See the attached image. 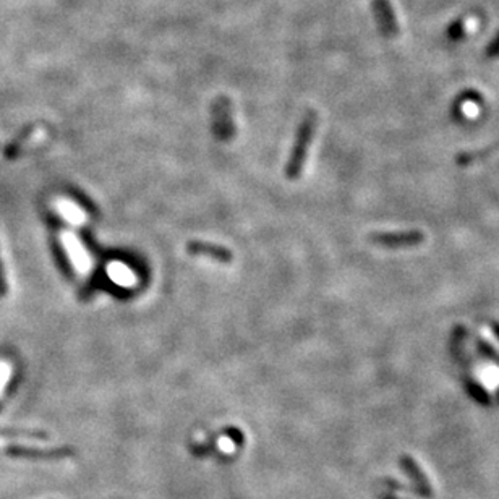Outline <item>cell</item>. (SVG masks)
<instances>
[{
	"label": "cell",
	"instance_id": "cell-5",
	"mask_svg": "<svg viewBox=\"0 0 499 499\" xmlns=\"http://www.w3.org/2000/svg\"><path fill=\"white\" fill-rule=\"evenodd\" d=\"M8 454L17 455V458H30V459H64L72 455L73 451L68 447H55V449H37V447H23L12 446L8 447Z\"/></svg>",
	"mask_w": 499,
	"mask_h": 499
},
{
	"label": "cell",
	"instance_id": "cell-9",
	"mask_svg": "<svg viewBox=\"0 0 499 499\" xmlns=\"http://www.w3.org/2000/svg\"><path fill=\"white\" fill-rule=\"evenodd\" d=\"M8 378H10V365L6 364V361H0V401L3 397V390H6Z\"/></svg>",
	"mask_w": 499,
	"mask_h": 499
},
{
	"label": "cell",
	"instance_id": "cell-13",
	"mask_svg": "<svg viewBox=\"0 0 499 499\" xmlns=\"http://www.w3.org/2000/svg\"><path fill=\"white\" fill-rule=\"evenodd\" d=\"M493 331L496 332V336L499 337V324H493Z\"/></svg>",
	"mask_w": 499,
	"mask_h": 499
},
{
	"label": "cell",
	"instance_id": "cell-12",
	"mask_svg": "<svg viewBox=\"0 0 499 499\" xmlns=\"http://www.w3.org/2000/svg\"><path fill=\"white\" fill-rule=\"evenodd\" d=\"M7 279H6V272H3V266H2V260H0V296H6L7 295Z\"/></svg>",
	"mask_w": 499,
	"mask_h": 499
},
{
	"label": "cell",
	"instance_id": "cell-2",
	"mask_svg": "<svg viewBox=\"0 0 499 499\" xmlns=\"http://www.w3.org/2000/svg\"><path fill=\"white\" fill-rule=\"evenodd\" d=\"M370 240L376 245L388 248L417 247L425 242V234L420 230H399V232H376L370 235Z\"/></svg>",
	"mask_w": 499,
	"mask_h": 499
},
{
	"label": "cell",
	"instance_id": "cell-6",
	"mask_svg": "<svg viewBox=\"0 0 499 499\" xmlns=\"http://www.w3.org/2000/svg\"><path fill=\"white\" fill-rule=\"evenodd\" d=\"M401 464L406 467L407 473L411 475L413 482H415L417 484V489L418 493L422 494V496L425 498H430L433 494V488H431V483L428 482L426 475L423 473V470L420 469V465H418L415 460H413L411 455H404V458L401 459Z\"/></svg>",
	"mask_w": 499,
	"mask_h": 499
},
{
	"label": "cell",
	"instance_id": "cell-10",
	"mask_svg": "<svg viewBox=\"0 0 499 499\" xmlns=\"http://www.w3.org/2000/svg\"><path fill=\"white\" fill-rule=\"evenodd\" d=\"M487 55L489 59H499V32L493 37V41L489 42L487 47Z\"/></svg>",
	"mask_w": 499,
	"mask_h": 499
},
{
	"label": "cell",
	"instance_id": "cell-8",
	"mask_svg": "<svg viewBox=\"0 0 499 499\" xmlns=\"http://www.w3.org/2000/svg\"><path fill=\"white\" fill-rule=\"evenodd\" d=\"M31 130H32V129L30 126V129L23 131V133H21L20 136H18L17 140H13L12 143L8 144V148L6 149V156H7V158H13V156H17L18 153H20L23 143H25V141L31 136Z\"/></svg>",
	"mask_w": 499,
	"mask_h": 499
},
{
	"label": "cell",
	"instance_id": "cell-11",
	"mask_svg": "<svg viewBox=\"0 0 499 499\" xmlns=\"http://www.w3.org/2000/svg\"><path fill=\"white\" fill-rule=\"evenodd\" d=\"M219 447L224 451V453H227V454L234 453V451H235L234 441H230L229 437H223V440H219Z\"/></svg>",
	"mask_w": 499,
	"mask_h": 499
},
{
	"label": "cell",
	"instance_id": "cell-4",
	"mask_svg": "<svg viewBox=\"0 0 499 499\" xmlns=\"http://www.w3.org/2000/svg\"><path fill=\"white\" fill-rule=\"evenodd\" d=\"M187 249L190 255H200V256H209L213 260H218L220 263H230L232 261V252L229 248L223 247V245H216L209 242H200V240H193L187 245Z\"/></svg>",
	"mask_w": 499,
	"mask_h": 499
},
{
	"label": "cell",
	"instance_id": "cell-7",
	"mask_svg": "<svg viewBox=\"0 0 499 499\" xmlns=\"http://www.w3.org/2000/svg\"><path fill=\"white\" fill-rule=\"evenodd\" d=\"M475 23H477V20H473V18H467V20L455 23V25L451 26L449 37L451 39H460V37H464L470 30H472Z\"/></svg>",
	"mask_w": 499,
	"mask_h": 499
},
{
	"label": "cell",
	"instance_id": "cell-3",
	"mask_svg": "<svg viewBox=\"0 0 499 499\" xmlns=\"http://www.w3.org/2000/svg\"><path fill=\"white\" fill-rule=\"evenodd\" d=\"M371 7H373V13L376 17V21H378V25L381 28V31L389 37L397 36L399 21L397 18H395V12L393 6L389 3V0H373Z\"/></svg>",
	"mask_w": 499,
	"mask_h": 499
},
{
	"label": "cell",
	"instance_id": "cell-1",
	"mask_svg": "<svg viewBox=\"0 0 499 499\" xmlns=\"http://www.w3.org/2000/svg\"><path fill=\"white\" fill-rule=\"evenodd\" d=\"M317 126L318 114L314 111L307 112V115L300 122L299 130H296L294 148H292L289 162H287L285 166V177L289 178V180H296V178L302 176L305 162H307L310 143H312Z\"/></svg>",
	"mask_w": 499,
	"mask_h": 499
}]
</instances>
